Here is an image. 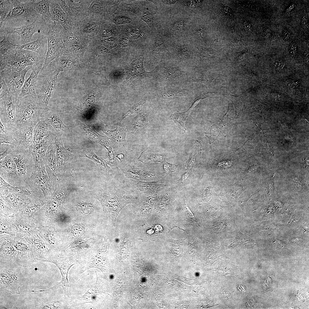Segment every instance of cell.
<instances>
[{
  "instance_id": "37",
  "label": "cell",
  "mask_w": 309,
  "mask_h": 309,
  "mask_svg": "<svg viewBox=\"0 0 309 309\" xmlns=\"http://www.w3.org/2000/svg\"><path fill=\"white\" fill-rule=\"evenodd\" d=\"M195 107L192 105L190 108L186 112L180 113L179 112H175L172 114L170 118L175 122L176 126L180 129L182 132H185L186 129L184 126L185 121L191 110Z\"/></svg>"
},
{
  "instance_id": "5",
  "label": "cell",
  "mask_w": 309,
  "mask_h": 309,
  "mask_svg": "<svg viewBox=\"0 0 309 309\" xmlns=\"http://www.w3.org/2000/svg\"><path fill=\"white\" fill-rule=\"evenodd\" d=\"M48 26L49 29L46 35L47 40V50L41 71L45 69L54 59L69 53L63 41L62 33L64 28L62 26L53 21Z\"/></svg>"
},
{
  "instance_id": "25",
  "label": "cell",
  "mask_w": 309,
  "mask_h": 309,
  "mask_svg": "<svg viewBox=\"0 0 309 309\" xmlns=\"http://www.w3.org/2000/svg\"><path fill=\"white\" fill-rule=\"evenodd\" d=\"M78 157L88 158L96 163L99 167L101 173L105 175L112 174L116 172L117 169L115 166L110 165L106 158L99 157L96 155L90 149H85L79 151L77 155Z\"/></svg>"
},
{
  "instance_id": "18",
  "label": "cell",
  "mask_w": 309,
  "mask_h": 309,
  "mask_svg": "<svg viewBox=\"0 0 309 309\" xmlns=\"http://www.w3.org/2000/svg\"><path fill=\"white\" fill-rule=\"evenodd\" d=\"M167 49H170L180 58L191 57L192 43L186 37L163 39Z\"/></svg>"
},
{
  "instance_id": "20",
  "label": "cell",
  "mask_w": 309,
  "mask_h": 309,
  "mask_svg": "<svg viewBox=\"0 0 309 309\" xmlns=\"http://www.w3.org/2000/svg\"><path fill=\"white\" fill-rule=\"evenodd\" d=\"M44 262H51L55 264L59 269L62 276V280L60 282L47 289L44 290V291H48L58 286H61L64 290L65 297L69 298L68 289L70 284L68 279V274L70 269L75 264L74 263L66 260L54 259H48Z\"/></svg>"
},
{
  "instance_id": "21",
  "label": "cell",
  "mask_w": 309,
  "mask_h": 309,
  "mask_svg": "<svg viewBox=\"0 0 309 309\" xmlns=\"http://www.w3.org/2000/svg\"><path fill=\"white\" fill-rule=\"evenodd\" d=\"M56 147L57 176H60L64 172L66 162L70 155L64 148L62 142V136L56 133H53Z\"/></svg>"
},
{
  "instance_id": "55",
  "label": "cell",
  "mask_w": 309,
  "mask_h": 309,
  "mask_svg": "<svg viewBox=\"0 0 309 309\" xmlns=\"http://www.w3.org/2000/svg\"><path fill=\"white\" fill-rule=\"evenodd\" d=\"M178 1L176 0H161L159 1L165 5H171L176 4Z\"/></svg>"
},
{
  "instance_id": "46",
  "label": "cell",
  "mask_w": 309,
  "mask_h": 309,
  "mask_svg": "<svg viewBox=\"0 0 309 309\" xmlns=\"http://www.w3.org/2000/svg\"><path fill=\"white\" fill-rule=\"evenodd\" d=\"M58 1L64 12L66 14L68 18L74 23V21L73 17L65 0H58Z\"/></svg>"
},
{
  "instance_id": "17",
  "label": "cell",
  "mask_w": 309,
  "mask_h": 309,
  "mask_svg": "<svg viewBox=\"0 0 309 309\" xmlns=\"http://www.w3.org/2000/svg\"><path fill=\"white\" fill-rule=\"evenodd\" d=\"M58 73L56 71L52 74L47 72L45 75L44 74L38 93L37 94L41 105L45 109L48 108L49 102L55 89Z\"/></svg>"
},
{
  "instance_id": "6",
  "label": "cell",
  "mask_w": 309,
  "mask_h": 309,
  "mask_svg": "<svg viewBox=\"0 0 309 309\" xmlns=\"http://www.w3.org/2000/svg\"><path fill=\"white\" fill-rule=\"evenodd\" d=\"M49 27L44 18L38 14L36 19L31 24L20 27H0V36L16 34L20 37L21 45L31 42L34 34L36 33L46 35Z\"/></svg>"
},
{
  "instance_id": "32",
  "label": "cell",
  "mask_w": 309,
  "mask_h": 309,
  "mask_svg": "<svg viewBox=\"0 0 309 309\" xmlns=\"http://www.w3.org/2000/svg\"><path fill=\"white\" fill-rule=\"evenodd\" d=\"M0 192L1 193H15L24 194L29 196H33L35 194V191L28 189L26 186L22 187L14 186L11 185L6 182L0 177Z\"/></svg>"
},
{
  "instance_id": "57",
  "label": "cell",
  "mask_w": 309,
  "mask_h": 309,
  "mask_svg": "<svg viewBox=\"0 0 309 309\" xmlns=\"http://www.w3.org/2000/svg\"><path fill=\"white\" fill-rule=\"evenodd\" d=\"M283 36L285 40H288L290 36V32L287 30H285L283 32Z\"/></svg>"
},
{
  "instance_id": "45",
  "label": "cell",
  "mask_w": 309,
  "mask_h": 309,
  "mask_svg": "<svg viewBox=\"0 0 309 309\" xmlns=\"http://www.w3.org/2000/svg\"><path fill=\"white\" fill-rule=\"evenodd\" d=\"M163 170L166 174L175 171L178 166L175 164L168 162L165 159L163 160Z\"/></svg>"
},
{
  "instance_id": "1",
  "label": "cell",
  "mask_w": 309,
  "mask_h": 309,
  "mask_svg": "<svg viewBox=\"0 0 309 309\" xmlns=\"http://www.w3.org/2000/svg\"><path fill=\"white\" fill-rule=\"evenodd\" d=\"M161 24L157 27L158 33L163 39L185 38L187 28L192 16L177 3L174 6L166 9L162 13Z\"/></svg>"
},
{
  "instance_id": "29",
  "label": "cell",
  "mask_w": 309,
  "mask_h": 309,
  "mask_svg": "<svg viewBox=\"0 0 309 309\" xmlns=\"http://www.w3.org/2000/svg\"><path fill=\"white\" fill-rule=\"evenodd\" d=\"M44 165L48 175L56 177V161L54 141L48 147L46 152Z\"/></svg>"
},
{
  "instance_id": "26",
  "label": "cell",
  "mask_w": 309,
  "mask_h": 309,
  "mask_svg": "<svg viewBox=\"0 0 309 309\" xmlns=\"http://www.w3.org/2000/svg\"><path fill=\"white\" fill-rule=\"evenodd\" d=\"M65 1L73 17L74 22L88 16V9L92 0H68Z\"/></svg>"
},
{
  "instance_id": "48",
  "label": "cell",
  "mask_w": 309,
  "mask_h": 309,
  "mask_svg": "<svg viewBox=\"0 0 309 309\" xmlns=\"http://www.w3.org/2000/svg\"><path fill=\"white\" fill-rule=\"evenodd\" d=\"M0 98L9 93L8 86L4 79L0 76Z\"/></svg>"
},
{
  "instance_id": "35",
  "label": "cell",
  "mask_w": 309,
  "mask_h": 309,
  "mask_svg": "<svg viewBox=\"0 0 309 309\" xmlns=\"http://www.w3.org/2000/svg\"><path fill=\"white\" fill-rule=\"evenodd\" d=\"M48 125L46 122L40 120L35 125L33 132V143H37L42 140L49 133Z\"/></svg>"
},
{
  "instance_id": "31",
  "label": "cell",
  "mask_w": 309,
  "mask_h": 309,
  "mask_svg": "<svg viewBox=\"0 0 309 309\" xmlns=\"http://www.w3.org/2000/svg\"><path fill=\"white\" fill-rule=\"evenodd\" d=\"M96 283L93 284L91 287L82 297L77 298L75 301L71 302L70 306H78L84 304L86 303L92 304L94 305L98 294L100 292L97 288Z\"/></svg>"
},
{
  "instance_id": "34",
  "label": "cell",
  "mask_w": 309,
  "mask_h": 309,
  "mask_svg": "<svg viewBox=\"0 0 309 309\" xmlns=\"http://www.w3.org/2000/svg\"><path fill=\"white\" fill-rule=\"evenodd\" d=\"M34 9L45 19L47 25L52 21V15L50 10L49 1L37 0L33 4Z\"/></svg>"
},
{
  "instance_id": "56",
  "label": "cell",
  "mask_w": 309,
  "mask_h": 309,
  "mask_svg": "<svg viewBox=\"0 0 309 309\" xmlns=\"http://www.w3.org/2000/svg\"><path fill=\"white\" fill-rule=\"evenodd\" d=\"M243 26L246 30L249 32L252 31L253 28L251 24L247 21H245L243 23Z\"/></svg>"
},
{
  "instance_id": "13",
  "label": "cell",
  "mask_w": 309,
  "mask_h": 309,
  "mask_svg": "<svg viewBox=\"0 0 309 309\" xmlns=\"http://www.w3.org/2000/svg\"><path fill=\"white\" fill-rule=\"evenodd\" d=\"M0 175L4 180L11 185L17 187L27 186L19 177L15 163L10 154L0 160Z\"/></svg>"
},
{
  "instance_id": "10",
  "label": "cell",
  "mask_w": 309,
  "mask_h": 309,
  "mask_svg": "<svg viewBox=\"0 0 309 309\" xmlns=\"http://www.w3.org/2000/svg\"><path fill=\"white\" fill-rule=\"evenodd\" d=\"M15 266L0 265V289L12 294H19V288L23 284L22 276Z\"/></svg>"
},
{
  "instance_id": "24",
  "label": "cell",
  "mask_w": 309,
  "mask_h": 309,
  "mask_svg": "<svg viewBox=\"0 0 309 309\" xmlns=\"http://www.w3.org/2000/svg\"><path fill=\"white\" fill-rule=\"evenodd\" d=\"M44 63L41 62L32 66L30 75L25 80L22 87L19 96V99L27 95L37 94L36 91L38 76Z\"/></svg>"
},
{
  "instance_id": "60",
  "label": "cell",
  "mask_w": 309,
  "mask_h": 309,
  "mask_svg": "<svg viewBox=\"0 0 309 309\" xmlns=\"http://www.w3.org/2000/svg\"><path fill=\"white\" fill-rule=\"evenodd\" d=\"M270 35V33L269 32V31H265V32L264 33V35H265V37H268Z\"/></svg>"
},
{
  "instance_id": "11",
  "label": "cell",
  "mask_w": 309,
  "mask_h": 309,
  "mask_svg": "<svg viewBox=\"0 0 309 309\" xmlns=\"http://www.w3.org/2000/svg\"><path fill=\"white\" fill-rule=\"evenodd\" d=\"M104 21L88 15L74 22L72 32L91 40L97 35Z\"/></svg>"
},
{
  "instance_id": "19",
  "label": "cell",
  "mask_w": 309,
  "mask_h": 309,
  "mask_svg": "<svg viewBox=\"0 0 309 309\" xmlns=\"http://www.w3.org/2000/svg\"><path fill=\"white\" fill-rule=\"evenodd\" d=\"M54 141L53 132L50 131L48 135L41 141L33 143L29 150L34 162V167L44 165L46 152L49 146Z\"/></svg>"
},
{
  "instance_id": "4",
  "label": "cell",
  "mask_w": 309,
  "mask_h": 309,
  "mask_svg": "<svg viewBox=\"0 0 309 309\" xmlns=\"http://www.w3.org/2000/svg\"><path fill=\"white\" fill-rule=\"evenodd\" d=\"M45 109L41 105L37 94L27 95L19 99L17 110V128L31 122H38Z\"/></svg>"
},
{
  "instance_id": "2",
  "label": "cell",
  "mask_w": 309,
  "mask_h": 309,
  "mask_svg": "<svg viewBox=\"0 0 309 309\" xmlns=\"http://www.w3.org/2000/svg\"><path fill=\"white\" fill-rule=\"evenodd\" d=\"M45 60L37 54L30 50L11 49L0 56V72L4 70L20 71L27 67L41 62H44Z\"/></svg>"
},
{
  "instance_id": "50",
  "label": "cell",
  "mask_w": 309,
  "mask_h": 309,
  "mask_svg": "<svg viewBox=\"0 0 309 309\" xmlns=\"http://www.w3.org/2000/svg\"><path fill=\"white\" fill-rule=\"evenodd\" d=\"M195 154L192 153L190 154L189 159L185 164V166L187 169H190L194 166L195 162Z\"/></svg>"
},
{
  "instance_id": "52",
  "label": "cell",
  "mask_w": 309,
  "mask_h": 309,
  "mask_svg": "<svg viewBox=\"0 0 309 309\" xmlns=\"http://www.w3.org/2000/svg\"><path fill=\"white\" fill-rule=\"evenodd\" d=\"M14 150V146L12 148L11 147H7L5 150L0 155V160H1L8 155L10 154Z\"/></svg>"
},
{
  "instance_id": "15",
  "label": "cell",
  "mask_w": 309,
  "mask_h": 309,
  "mask_svg": "<svg viewBox=\"0 0 309 309\" xmlns=\"http://www.w3.org/2000/svg\"><path fill=\"white\" fill-rule=\"evenodd\" d=\"M37 122H31L17 128L11 131L17 146L15 149L29 150L33 143L35 126Z\"/></svg>"
},
{
  "instance_id": "22",
  "label": "cell",
  "mask_w": 309,
  "mask_h": 309,
  "mask_svg": "<svg viewBox=\"0 0 309 309\" xmlns=\"http://www.w3.org/2000/svg\"><path fill=\"white\" fill-rule=\"evenodd\" d=\"M49 1L52 21L58 22L65 30L72 32L74 24L73 22L68 18L62 9L58 0Z\"/></svg>"
},
{
  "instance_id": "54",
  "label": "cell",
  "mask_w": 309,
  "mask_h": 309,
  "mask_svg": "<svg viewBox=\"0 0 309 309\" xmlns=\"http://www.w3.org/2000/svg\"><path fill=\"white\" fill-rule=\"evenodd\" d=\"M189 175V173L188 172H185L182 174L179 179L176 181V182L178 184H181L183 183L186 179L188 177Z\"/></svg>"
},
{
  "instance_id": "42",
  "label": "cell",
  "mask_w": 309,
  "mask_h": 309,
  "mask_svg": "<svg viewBox=\"0 0 309 309\" xmlns=\"http://www.w3.org/2000/svg\"><path fill=\"white\" fill-rule=\"evenodd\" d=\"M12 49H22V45L16 44L11 42L8 36H4L3 40L0 42V56L6 53L8 51Z\"/></svg>"
},
{
  "instance_id": "30",
  "label": "cell",
  "mask_w": 309,
  "mask_h": 309,
  "mask_svg": "<svg viewBox=\"0 0 309 309\" xmlns=\"http://www.w3.org/2000/svg\"><path fill=\"white\" fill-rule=\"evenodd\" d=\"M106 7V0H92L88 9V15L104 21Z\"/></svg>"
},
{
  "instance_id": "14",
  "label": "cell",
  "mask_w": 309,
  "mask_h": 309,
  "mask_svg": "<svg viewBox=\"0 0 309 309\" xmlns=\"http://www.w3.org/2000/svg\"><path fill=\"white\" fill-rule=\"evenodd\" d=\"M32 66L27 67L20 71L4 70L0 72V76L5 81L9 92L19 96L25 81V75Z\"/></svg>"
},
{
  "instance_id": "51",
  "label": "cell",
  "mask_w": 309,
  "mask_h": 309,
  "mask_svg": "<svg viewBox=\"0 0 309 309\" xmlns=\"http://www.w3.org/2000/svg\"><path fill=\"white\" fill-rule=\"evenodd\" d=\"M138 116L137 117L136 119L135 120L136 121L134 122V123L137 127H141L142 126V125H143L144 123L147 121L148 120L147 117L146 116L143 115Z\"/></svg>"
},
{
  "instance_id": "44",
  "label": "cell",
  "mask_w": 309,
  "mask_h": 309,
  "mask_svg": "<svg viewBox=\"0 0 309 309\" xmlns=\"http://www.w3.org/2000/svg\"><path fill=\"white\" fill-rule=\"evenodd\" d=\"M205 136L208 138L210 144L218 139L221 133L216 129L212 126H210L207 133H205Z\"/></svg>"
},
{
  "instance_id": "59",
  "label": "cell",
  "mask_w": 309,
  "mask_h": 309,
  "mask_svg": "<svg viewBox=\"0 0 309 309\" xmlns=\"http://www.w3.org/2000/svg\"><path fill=\"white\" fill-rule=\"evenodd\" d=\"M302 21L303 24L305 26H306V25H308V22L306 20V19L304 17L302 19Z\"/></svg>"
},
{
  "instance_id": "23",
  "label": "cell",
  "mask_w": 309,
  "mask_h": 309,
  "mask_svg": "<svg viewBox=\"0 0 309 309\" xmlns=\"http://www.w3.org/2000/svg\"><path fill=\"white\" fill-rule=\"evenodd\" d=\"M41 120L45 121L48 125L52 126L57 134L62 136L64 133L70 132L68 128L63 122L60 112L47 108L45 110Z\"/></svg>"
},
{
  "instance_id": "27",
  "label": "cell",
  "mask_w": 309,
  "mask_h": 309,
  "mask_svg": "<svg viewBox=\"0 0 309 309\" xmlns=\"http://www.w3.org/2000/svg\"><path fill=\"white\" fill-rule=\"evenodd\" d=\"M22 49L34 52L45 59L47 50V40L45 35L39 34L35 40L22 45Z\"/></svg>"
},
{
  "instance_id": "43",
  "label": "cell",
  "mask_w": 309,
  "mask_h": 309,
  "mask_svg": "<svg viewBox=\"0 0 309 309\" xmlns=\"http://www.w3.org/2000/svg\"><path fill=\"white\" fill-rule=\"evenodd\" d=\"M116 25L128 24L132 21V19L130 17L124 15H118L114 14L111 16L108 19Z\"/></svg>"
},
{
  "instance_id": "3",
  "label": "cell",
  "mask_w": 309,
  "mask_h": 309,
  "mask_svg": "<svg viewBox=\"0 0 309 309\" xmlns=\"http://www.w3.org/2000/svg\"><path fill=\"white\" fill-rule=\"evenodd\" d=\"M37 0H11L13 7L3 23L5 27L16 28L32 23L38 13L33 8Z\"/></svg>"
},
{
  "instance_id": "49",
  "label": "cell",
  "mask_w": 309,
  "mask_h": 309,
  "mask_svg": "<svg viewBox=\"0 0 309 309\" xmlns=\"http://www.w3.org/2000/svg\"><path fill=\"white\" fill-rule=\"evenodd\" d=\"M118 43L121 47H126L130 46L132 43L131 40L126 37H122L118 40Z\"/></svg>"
},
{
  "instance_id": "28",
  "label": "cell",
  "mask_w": 309,
  "mask_h": 309,
  "mask_svg": "<svg viewBox=\"0 0 309 309\" xmlns=\"http://www.w3.org/2000/svg\"><path fill=\"white\" fill-rule=\"evenodd\" d=\"M77 123L80 129L86 137L93 142L107 147L108 144L109 143L106 136L100 134L93 128H91L80 121L77 120Z\"/></svg>"
},
{
  "instance_id": "38",
  "label": "cell",
  "mask_w": 309,
  "mask_h": 309,
  "mask_svg": "<svg viewBox=\"0 0 309 309\" xmlns=\"http://www.w3.org/2000/svg\"><path fill=\"white\" fill-rule=\"evenodd\" d=\"M138 160L145 164L152 162L158 164L163 161V156L157 153L146 150L143 152L138 159Z\"/></svg>"
},
{
  "instance_id": "16",
  "label": "cell",
  "mask_w": 309,
  "mask_h": 309,
  "mask_svg": "<svg viewBox=\"0 0 309 309\" xmlns=\"http://www.w3.org/2000/svg\"><path fill=\"white\" fill-rule=\"evenodd\" d=\"M136 164L127 167L121 170L127 178L138 181H153L159 180L162 177L161 174L151 171L145 167H137Z\"/></svg>"
},
{
  "instance_id": "53",
  "label": "cell",
  "mask_w": 309,
  "mask_h": 309,
  "mask_svg": "<svg viewBox=\"0 0 309 309\" xmlns=\"http://www.w3.org/2000/svg\"><path fill=\"white\" fill-rule=\"evenodd\" d=\"M142 105V103L140 104L139 103L136 105H135L134 107H133L132 110H130L128 112H127L121 118V119H123L126 116L128 115L131 114L133 113L139 109L140 106Z\"/></svg>"
},
{
  "instance_id": "40",
  "label": "cell",
  "mask_w": 309,
  "mask_h": 309,
  "mask_svg": "<svg viewBox=\"0 0 309 309\" xmlns=\"http://www.w3.org/2000/svg\"><path fill=\"white\" fill-rule=\"evenodd\" d=\"M12 7L13 5L11 0H0V27L3 26V23Z\"/></svg>"
},
{
  "instance_id": "47",
  "label": "cell",
  "mask_w": 309,
  "mask_h": 309,
  "mask_svg": "<svg viewBox=\"0 0 309 309\" xmlns=\"http://www.w3.org/2000/svg\"><path fill=\"white\" fill-rule=\"evenodd\" d=\"M219 10L221 14L226 16L231 17L233 16L232 10L228 6L220 4L219 6Z\"/></svg>"
},
{
  "instance_id": "7",
  "label": "cell",
  "mask_w": 309,
  "mask_h": 309,
  "mask_svg": "<svg viewBox=\"0 0 309 309\" xmlns=\"http://www.w3.org/2000/svg\"><path fill=\"white\" fill-rule=\"evenodd\" d=\"M19 96L9 92L0 98V121L10 131L17 128V110L19 101Z\"/></svg>"
},
{
  "instance_id": "58",
  "label": "cell",
  "mask_w": 309,
  "mask_h": 309,
  "mask_svg": "<svg viewBox=\"0 0 309 309\" xmlns=\"http://www.w3.org/2000/svg\"><path fill=\"white\" fill-rule=\"evenodd\" d=\"M291 52L293 53H295L296 52V46L295 44H293L292 45L291 48Z\"/></svg>"
},
{
  "instance_id": "33",
  "label": "cell",
  "mask_w": 309,
  "mask_h": 309,
  "mask_svg": "<svg viewBox=\"0 0 309 309\" xmlns=\"http://www.w3.org/2000/svg\"><path fill=\"white\" fill-rule=\"evenodd\" d=\"M118 30L115 24L111 21L107 20L101 24L96 38L101 39L110 37L116 36Z\"/></svg>"
},
{
  "instance_id": "8",
  "label": "cell",
  "mask_w": 309,
  "mask_h": 309,
  "mask_svg": "<svg viewBox=\"0 0 309 309\" xmlns=\"http://www.w3.org/2000/svg\"><path fill=\"white\" fill-rule=\"evenodd\" d=\"M25 183L31 191H41L46 199L52 193L56 185L50 179L45 165L34 167L31 175Z\"/></svg>"
},
{
  "instance_id": "39",
  "label": "cell",
  "mask_w": 309,
  "mask_h": 309,
  "mask_svg": "<svg viewBox=\"0 0 309 309\" xmlns=\"http://www.w3.org/2000/svg\"><path fill=\"white\" fill-rule=\"evenodd\" d=\"M0 145L2 144L11 145L15 148L17 144L14 139L12 133L0 121Z\"/></svg>"
},
{
  "instance_id": "9",
  "label": "cell",
  "mask_w": 309,
  "mask_h": 309,
  "mask_svg": "<svg viewBox=\"0 0 309 309\" xmlns=\"http://www.w3.org/2000/svg\"><path fill=\"white\" fill-rule=\"evenodd\" d=\"M10 154L15 163L19 177L26 184L25 181L31 175L35 165L30 151L28 150L14 149Z\"/></svg>"
},
{
  "instance_id": "41",
  "label": "cell",
  "mask_w": 309,
  "mask_h": 309,
  "mask_svg": "<svg viewBox=\"0 0 309 309\" xmlns=\"http://www.w3.org/2000/svg\"><path fill=\"white\" fill-rule=\"evenodd\" d=\"M123 33L125 37L130 39H139L144 38L146 35L144 32L138 28L132 26L126 27L124 30Z\"/></svg>"
},
{
  "instance_id": "12",
  "label": "cell",
  "mask_w": 309,
  "mask_h": 309,
  "mask_svg": "<svg viewBox=\"0 0 309 309\" xmlns=\"http://www.w3.org/2000/svg\"><path fill=\"white\" fill-rule=\"evenodd\" d=\"M62 38L69 52L79 58H82L91 40L63 29Z\"/></svg>"
},
{
  "instance_id": "36",
  "label": "cell",
  "mask_w": 309,
  "mask_h": 309,
  "mask_svg": "<svg viewBox=\"0 0 309 309\" xmlns=\"http://www.w3.org/2000/svg\"><path fill=\"white\" fill-rule=\"evenodd\" d=\"M65 298L57 300L43 301L40 304L36 305L35 308L37 309H65L70 307L69 303H68Z\"/></svg>"
}]
</instances>
